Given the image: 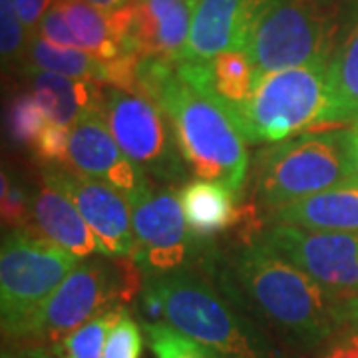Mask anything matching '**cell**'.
<instances>
[{"label":"cell","instance_id":"4dcf8cb0","mask_svg":"<svg viewBox=\"0 0 358 358\" xmlns=\"http://www.w3.org/2000/svg\"><path fill=\"white\" fill-rule=\"evenodd\" d=\"M38 36L44 40H48L54 46H62V48H80L78 40L72 32L70 24L66 22L62 10L52 4L50 10L44 14L42 22L38 26Z\"/></svg>","mask_w":358,"mask_h":358},{"label":"cell","instance_id":"e575fe53","mask_svg":"<svg viewBox=\"0 0 358 358\" xmlns=\"http://www.w3.org/2000/svg\"><path fill=\"white\" fill-rule=\"evenodd\" d=\"M2 358H52L44 346H22L16 350H4Z\"/></svg>","mask_w":358,"mask_h":358},{"label":"cell","instance_id":"4316f807","mask_svg":"<svg viewBox=\"0 0 358 358\" xmlns=\"http://www.w3.org/2000/svg\"><path fill=\"white\" fill-rule=\"evenodd\" d=\"M30 38L32 36L16 14L13 0H0V54L4 68H13L16 64L24 66Z\"/></svg>","mask_w":358,"mask_h":358},{"label":"cell","instance_id":"603a6c76","mask_svg":"<svg viewBox=\"0 0 358 358\" xmlns=\"http://www.w3.org/2000/svg\"><path fill=\"white\" fill-rule=\"evenodd\" d=\"M211 76L213 94L229 114L249 102L255 92V66L243 50H229L215 56L211 60Z\"/></svg>","mask_w":358,"mask_h":358},{"label":"cell","instance_id":"7402d4cb","mask_svg":"<svg viewBox=\"0 0 358 358\" xmlns=\"http://www.w3.org/2000/svg\"><path fill=\"white\" fill-rule=\"evenodd\" d=\"M24 70H44L60 76L78 78L98 82L102 86L103 60H98L82 48L54 46L42 36H32L28 42L24 58Z\"/></svg>","mask_w":358,"mask_h":358},{"label":"cell","instance_id":"1f68e13d","mask_svg":"<svg viewBox=\"0 0 358 358\" xmlns=\"http://www.w3.org/2000/svg\"><path fill=\"white\" fill-rule=\"evenodd\" d=\"M319 358H358V329L343 324L320 346Z\"/></svg>","mask_w":358,"mask_h":358},{"label":"cell","instance_id":"e0dca14e","mask_svg":"<svg viewBox=\"0 0 358 358\" xmlns=\"http://www.w3.org/2000/svg\"><path fill=\"white\" fill-rule=\"evenodd\" d=\"M32 221L42 237L60 245L78 259H86L100 251L94 231L80 215L76 205L46 181L32 199Z\"/></svg>","mask_w":358,"mask_h":358},{"label":"cell","instance_id":"ac0fdd59","mask_svg":"<svg viewBox=\"0 0 358 358\" xmlns=\"http://www.w3.org/2000/svg\"><path fill=\"white\" fill-rule=\"evenodd\" d=\"M273 223L310 231L358 233V187L341 185L285 205L273 213Z\"/></svg>","mask_w":358,"mask_h":358},{"label":"cell","instance_id":"5b68a950","mask_svg":"<svg viewBox=\"0 0 358 358\" xmlns=\"http://www.w3.org/2000/svg\"><path fill=\"white\" fill-rule=\"evenodd\" d=\"M334 0H267L245 52L257 78L310 64H329L341 32Z\"/></svg>","mask_w":358,"mask_h":358},{"label":"cell","instance_id":"d4e9b609","mask_svg":"<svg viewBox=\"0 0 358 358\" xmlns=\"http://www.w3.org/2000/svg\"><path fill=\"white\" fill-rule=\"evenodd\" d=\"M48 124L50 122L32 92H18L10 98L6 112V131L13 145L34 148Z\"/></svg>","mask_w":358,"mask_h":358},{"label":"cell","instance_id":"277c9868","mask_svg":"<svg viewBox=\"0 0 358 358\" xmlns=\"http://www.w3.org/2000/svg\"><path fill=\"white\" fill-rule=\"evenodd\" d=\"M231 117L247 143H277L317 126H333L329 64L259 76L251 100Z\"/></svg>","mask_w":358,"mask_h":358},{"label":"cell","instance_id":"ba28073f","mask_svg":"<svg viewBox=\"0 0 358 358\" xmlns=\"http://www.w3.org/2000/svg\"><path fill=\"white\" fill-rule=\"evenodd\" d=\"M80 259L42 237L32 225L4 235L0 249V324L4 338L20 343L52 293Z\"/></svg>","mask_w":358,"mask_h":358},{"label":"cell","instance_id":"5bb4252c","mask_svg":"<svg viewBox=\"0 0 358 358\" xmlns=\"http://www.w3.org/2000/svg\"><path fill=\"white\" fill-rule=\"evenodd\" d=\"M70 167L110 183L128 199V203L140 197L150 185V178L115 143L102 112L86 115L72 128Z\"/></svg>","mask_w":358,"mask_h":358},{"label":"cell","instance_id":"4fadbf2b","mask_svg":"<svg viewBox=\"0 0 358 358\" xmlns=\"http://www.w3.org/2000/svg\"><path fill=\"white\" fill-rule=\"evenodd\" d=\"M42 179L76 205L98 239L100 253L110 259L134 255L131 207L115 187L70 166H44Z\"/></svg>","mask_w":358,"mask_h":358},{"label":"cell","instance_id":"d590c367","mask_svg":"<svg viewBox=\"0 0 358 358\" xmlns=\"http://www.w3.org/2000/svg\"><path fill=\"white\" fill-rule=\"evenodd\" d=\"M341 317H343V324H350V327L358 329V296L348 299L343 303Z\"/></svg>","mask_w":358,"mask_h":358},{"label":"cell","instance_id":"83f0119b","mask_svg":"<svg viewBox=\"0 0 358 358\" xmlns=\"http://www.w3.org/2000/svg\"><path fill=\"white\" fill-rule=\"evenodd\" d=\"M0 215L2 225L10 231L24 229L32 221V203L22 183L6 169L0 176Z\"/></svg>","mask_w":358,"mask_h":358},{"label":"cell","instance_id":"2e32d148","mask_svg":"<svg viewBox=\"0 0 358 358\" xmlns=\"http://www.w3.org/2000/svg\"><path fill=\"white\" fill-rule=\"evenodd\" d=\"M24 72L28 74L30 92L38 100L50 124L74 128L86 115L102 110L103 86L98 82L60 76L44 70Z\"/></svg>","mask_w":358,"mask_h":358},{"label":"cell","instance_id":"44dd1931","mask_svg":"<svg viewBox=\"0 0 358 358\" xmlns=\"http://www.w3.org/2000/svg\"><path fill=\"white\" fill-rule=\"evenodd\" d=\"M70 24L78 46L98 60H114L122 56V48L115 40L110 16L86 0H52Z\"/></svg>","mask_w":358,"mask_h":358},{"label":"cell","instance_id":"f1b7e54d","mask_svg":"<svg viewBox=\"0 0 358 358\" xmlns=\"http://www.w3.org/2000/svg\"><path fill=\"white\" fill-rule=\"evenodd\" d=\"M138 320L124 308L122 317L115 320L112 331L108 334L103 358H141L143 350V333Z\"/></svg>","mask_w":358,"mask_h":358},{"label":"cell","instance_id":"52a82bcc","mask_svg":"<svg viewBox=\"0 0 358 358\" xmlns=\"http://www.w3.org/2000/svg\"><path fill=\"white\" fill-rule=\"evenodd\" d=\"M141 275L134 257L80 263L40 308L20 345L56 346L94 317L128 305L143 289Z\"/></svg>","mask_w":358,"mask_h":358},{"label":"cell","instance_id":"484cf974","mask_svg":"<svg viewBox=\"0 0 358 358\" xmlns=\"http://www.w3.org/2000/svg\"><path fill=\"white\" fill-rule=\"evenodd\" d=\"M141 327L148 334V343L155 358H225L167 322H141Z\"/></svg>","mask_w":358,"mask_h":358},{"label":"cell","instance_id":"7c38bea8","mask_svg":"<svg viewBox=\"0 0 358 358\" xmlns=\"http://www.w3.org/2000/svg\"><path fill=\"white\" fill-rule=\"evenodd\" d=\"M193 6L195 0H129L108 16L122 54L178 62L189 38Z\"/></svg>","mask_w":358,"mask_h":358},{"label":"cell","instance_id":"3957f363","mask_svg":"<svg viewBox=\"0 0 358 358\" xmlns=\"http://www.w3.org/2000/svg\"><path fill=\"white\" fill-rule=\"evenodd\" d=\"M164 305V320L225 358H289L249 319L245 307L225 289L209 285L189 268L145 277Z\"/></svg>","mask_w":358,"mask_h":358},{"label":"cell","instance_id":"9a60e30c","mask_svg":"<svg viewBox=\"0 0 358 358\" xmlns=\"http://www.w3.org/2000/svg\"><path fill=\"white\" fill-rule=\"evenodd\" d=\"M267 0H195L192 30L178 62H211L229 50H243Z\"/></svg>","mask_w":358,"mask_h":358},{"label":"cell","instance_id":"8992f818","mask_svg":"<svg viewBox=\"0 0 358 358\" xmlns=\"http://www.w3.org/2000/svg\"><path fill=\"white\" fill-rule=\"evenodd\" d=\"M341 185H352L346 131H305L257 155V201L271 213Z\"/></svg>","mask_w":358,"mask_h":358},{"label":"cell","instance_id":"836d02e7","mask_svg":"<svg viewBox=\"0 0 358 358\" xmlns=\"http://www.w3.org/2000/svg\"><path fill=\"white\" fill-rule=\"evenodd\" d=\"M346 152H348L350 181L358 187V124H352L346 129Z\"/></svg>","mask_w":358,"mask_h":358},{"label":"cell","instance_id":"ffe728a7","mask_svg":"<svg viewBox=\"0 0 358 358\" xmlns=\"http://www.w3.org/2000/svg\"><path fill=\"white\" fill-rule=\"evenodd\" d=\"M333 126L358 124V4L343 20L329 60Z\"/></svg>","mask_w":358,"mask_h":358},{"label":"cell","instance_id":"8d00e7d4","mask_svg":"<svg viewBox=\"0 0 358 358\" xmlns=\"http://www.w3.org/2000/svg\"><path fill=\"white\" fill-rule=\"evenodd\" d=\"M90 4H94L96 8H100L103 13H112L115 8H120L122 4H126L129 0H86Z\"/></svg>","mask_w":358,"mask_h":358},{"label":"cell","instance_id":"d6a6232c","mask_svg":"<svg viewBox=\"0 0 358 358\" xmlns=\"http://www.w3.org/2000/svg\"><path fill=\"white\" fill-rule=\"evenodd\" d=\"M16 14L20 16L22 24L26 26L30 36L38 34V26L44 14L50 10L52 0H13Z\"/></svg>","mask_w":358,"mask_h":358},{"label":"cell","instance_id":"cb8c5ba5","mask_svg":"<svg viewBox=\"0 0 358 358\" xmlns=\"http://www.w3.org/2000/svg\"><path fill=\"white\" fill-rule=\"evenodd\" d=\"M126 305L106 310L102 315L94 317L86 324H82L78 331L64 336L56 346H52L56 358H103V348L108 334L115 324V320L122 317Z\"/></svg>","mask_w":358,"mask_h":358},{"label":"cell","instance_id":"6da1fadb","mask_svg":"<svg viewBox=\"0 0 358 358\" xmlns=\"http://www.w3.org/2000/svg\"><path fill=\"white\" fill-rule=\"evenodd\" d=\"M231 282L223 289L294 348H320L343 327L345 301L261 239L237 253Z\"/></svg>","mask_w":358,"mask_h":358},{"label":"cell","instance_id":"9c48e42d","mask_svg":"<svg viewBox=\"0 0 358 358\" xmlns=\"http://www.w3.org/2000/svg\"><path fill=\"white\" fill-rule=\"evenodd\" d=\"M102 115L122 152L159 185H185L189 166L173 128L157 103L143 92L103 88Z\"/></svg>","mask_w":358,"mask_h":358},{"label":"cell","instance_id":"7a4b0ae2","mask_svg":"<svg viewBox=\"0 0 358 358\" xmlns=\"http://www.w3.org/2000/svg\"><path fill=\"white\" fill-rule=\"evenodd\" d=\"M138 82L140 92L167 115L193 176L221 183L241 199L249 154L227 108L192 88L178 74L176 62L143 58L138 66Z\"/></svg>","mask_w":358,"mask_h":358},{"label":"cell","instance_id":"8fae6325","mask_svg":"<svg viewBox=\"0 0 358 358\" xmlns=\"http://www.w3.org/2000/svg\"><path fill=\"white\" fill-rule=\"evenodd\" d=\"M261 241L338 299L358 296V233L310 231L273 223L261 235Z\"/></svg>","mask_w":358,"mask_h":358},{"label":"cell","instance_id":"d6986e66","mask_svg":"<svg viewBox=\"0 0 358 358\" xmlns=\"http://www.w3.org/2000/svg\"><path fill=\"white\" fill-rule=\"evenodd\" d=\"M183 217L197 239H211L241 217L239 197L229 187L215 181H189L179 187Z\"/></svg>","mask_w":358,"mask_h":358},{"label":"cell","instance_id":"30bf717a","mask_svg":"<svg viewBox=\"0 0 358 358\" xmlns=\"http://www.w3.org/2000/svg\"><path fill=\"white\" fill-rule=\"evenodd\" d=\"M134 227V259L145 277L166 275L185 265L201 249L183 217L178 187L154 185L131 203Z\"/></svg>","mask_w":358,"mask_h":358},{"label":"cell","instance_id":"f546056e","mask_svg":"<svg viewBox=\"0 0 358 358\" xmlns=\"http://www.w3.org/2000/svg\"><path fill=\"white\" fill-rule=\"evenodd\" d=\"M70 128L48 124L34 143V154L44 166H70Z\"/></svg>","mask_w":358,"mask_h":358}]
</instances>
